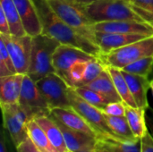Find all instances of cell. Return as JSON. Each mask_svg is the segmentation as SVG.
I'll return each instance as SVG.
<instances>
[{"instance_id":"6da1fadb","label":"cell","mask_w":153,"mask_h":152,"mask_svg":"<svg viewBox=\"0 0 153 152\" xmlns=\"http://www.w3.org/2000/svg\"><path fill=\"white\" fill-rule=\"evenodd\" d=\"M42 26V33L56 39L61 44L79 47L85 52L100 57L99 47L79 31L62 21L52 10L47 0H32Z\"/></svg>"},{"instance_id":"7a4b0ae2","label":"cell","mask_w":153,"mask_h":152,"mask_svg":"<svg viewBox=\"0 0 153 152\" xmlns=\"http://www.w3.org/2000/svg\"><path fill=\"white\" fill-rule=\"evenodd\" d=\"M82 7L93 23L126 20L145 22L129 0H98Z\"/></svg>"},{"instance_id":"3957f363","label":"cell","mask_w":153,"mask_h":152,"mask_svg":"<svg viewBox=\"0 0 153 152\" xmlns=\"http://www.w3.org/2000/svg\"><path fill=\"white\" fill-rule=\"evenodd\" d=\"M61 43L56 39L44 34L32 37L31 54L28 75L35 82L56 73L53 65V55Z\"/></svg>"},{"instance_id":"277c9868","label":"cell","mask_w":153,"mask_h":152,"mask_svg":"<svg viewBox=\"0 0 153 152\" xmlns=\"http://www.w3.org/2000/svg\"><path fill=\"white\" fill-rule=\"evenodd\" d=\"M54 13L65 23L95 43L94 23L86 15L83 7L74 0H47ZM96 44V43H95Z\"/></svg>"},{"instance_id":"5b68a950","label":"cell","mask_w":153,"mask_h":152,"mask_svg":"<svg viewBox=\"0 0 153 152\" xmlns=\"http://www.w3.org/2000/svg\"><path fill=\"white\" fill-rule=\"evenodd\" d=\"M153 56V36L133 42L100 56L106 65L122 69L144 57Z\"/></svg>"},{"instance_id":"8992f818","label":"cell","mask_w":153,"mask_h":152,"mask_svg":"<svg viewBox=\"0 0 153 152\" xmlns=\"http://www.w3.org/2000/svg\"><path fill=\"white\" fill-rule=\"evenodd\" d=\"M68 97L71 107L76 112H78L92 127V129L97 133V137L106 136L119 139L108 126L104 116V113L100 108L94 107L93 105L88 103L86 100L81 98L76 93L74 88H69Z\"/></svg>"},{"instance_id":"52a82bcc","label":"cell","mask_w":153,"mask_h":152,"mask_svg":"<svg viewBox=\"0 0 153 152\" xmlns=\"http://www.w3.org/2000/svg\"><path fill=\"white\" fill-rule=\"evenodd\" d=\"M1 109L4 129L16 148L29 138L27 124L31 118L19 103L1 105Z\"/></svg>"},{"instance_id":"ba28073f","label":"cell","mask_w":153,"mask_h":152,"mask_svg":"<svg viewBox=\"0 0 153 152\" xmlns=\"http://www.w3.org/2000/svg\"><path fill=\"white\" fill-rule=\"evenodd\" d=\"M39 90L48 102L50 110L53 108H72L68 90L69 86L56 73H52L36 82Z\"/></svg>"},{"instance_id":"9c48e42d","label":"cell","mask_w":153,"mask_h":152,"mask_svg":"<svg viewBox=\"0 0 153 152\" xmlns=\"http://www.w3.org/2000/svg\"><path fill=\"white\" fill-rule=\"evenodd\" d=\"M0 39L4 41L11 56L16 73L27 74L30 66L32 37L29 35L19 37L11 34H0Z\"/></svg>"},{"instance_id":"30bf717a","label":"cell","mask_w":153,"mask_h":152,"mask_svg":"<svg viewBox=\"0 0 153 152\" xmlns=\"http://www.w3.org/2000/svg\"><path fill=\"white\" fill-rule=\"evenodd\" d=\"M18 103L26 110L31 119L50 114L49 106L39 90L36 82L28 74L24 75Z\"/></svg>"},{"instance_id":"8fae6325","label":"cell","mask_w":153,"mask_h":152,"mask_svg":"<svg viewBox=\"0 0 153 152\" xmlns=\"http://www.w3.org/2000/svg\"><path fill=\"white\" fill-rule=\"evenodd\" d=\"M92 56L84 50L67 44H60L53 55V65L56 73L66 80L67 73L71 66L77 61H91L94 59Z\"/></svg>"},{"instance_id":"7c38bea8","label":"cell","mask_w":153,"mask_h":152,"mask_svg":"<svg viewBox=\"0 0 153 152\" xmlns=\"http://www.w3.org/2000/svg\"><path fill=\"white\" fill-rule=\"evenodd\" d=\"M52 117V116H51ZM60 128L65 139V145L71 152H94L96 150L97 137L73 130L63 125L61 122L52 117Z\"/></svg>"},{"instance_id":"4fadbf2b","label":"cell","mask_w":153,"mask_h":152,"mask_svg":"<svg viewBox=\"0 0 153 152\" xmlns=\"http://www.w3.org/2000/svg\"><path fill=\"white\" fill-rule=\"evenodd\" d=\"M93 28L97 31L115 32L126 34H141L153 36V27L146 22H138L132 20L102 22L94 23Z\"/></svg>"},{"instance_id":"5bb4252c","label":"cell","mask_w":153,"mask_h":152,"mask_svg":"<svg viewBox=\"0 0 153 152\" xmlns=\"http://www.w3.org/2000/svg\"><path fill=\"white\" fill-rule=\"evenodd\" d=\"M147 37L150 36L141 34L103 32L95 30V43L99 47L101 56L107 55L115 49L120 48L124 46L145 39Z\"/></svg>"},{"instance_id":"9a60e30c","label":"cell","mask_w":153,"mask_h":152,"mask_svg":"<svg viewBox=\"0 0 153 152\" xmlns=\"http://www.w3.org/2000/svg\"><path fill=\"white\" fill-rule=\"evenodd\" d=\"M50 116L56 118L63 125L70 129L76 130L79 132H83L90 135L97 137L96 132L92 127L87 123V121L73 108H53L50 110Z\"/></svg>"},{"instance_id":"2e32d148","label":"cell","mask_w":153,"mask_h":152,"mask_svg":"<svg viewBox=\"0 0 153 152\" xmlns=\"http://www.w3.org/2000/svg\"><path fill=\"white\" fill-rule=\"evenodd\" d=\"M26 33L35 37L42 33L41 22L32 0H13Z\"/></svg>"},{"instance_id":"e0dca14e","label":"cell","mask_w":153,"mask_h":152,"mask_svg":"<svg viewBox=\"0 0 153 152\" xmlns=\"http://www.w3.org/2000/svg\"><path fill=\"white\" fill-rule=\"evenodd\" d=\"M122 73L126 80L129 90L137 107L148 109L150 106L147 99V93L151 89V80L149 77L129 73L125 71H122Z\"/></svg>"},{"instance_id":"ac0fdd59","label":"cell","mask_w":153,"mask_h":152,"mask_svg":"<svg viewBox=\"0 0 153 152\" xmlns=\"http://www.w3.org/2000/svg\"><path fill=\"white\" fill-rule=\"evenodd\" d=\"M25 74L14 73L0 77V105L19 102L22 82Z\"/></svg>"},{"instance_id":"d6986e66","label":"cell","mask_w":153,"mask_h":152,"mask_svg":"<svg viewBox=\"0 0 153 152\" xmlns=\"http://www.w3.org/2000/svg\"><path fill=\"white\" fill-rule=\"evenodd\" d=\"M39 125L43 129L49 142L57 152H68L62 132L56 123L49 115H42L34 118Z\"/></svg>"},{"instance_id":"ffe728a7","label":"cell","mask_w":153,"mask_h":152,"mask_svg":"<svg viewBox=\"0 0 153 152\" xmlns=\"http://www.w3.org/2000/svg\"><path fill=\"white\" fill-rule=\"evenodd\" d=\"M84 86L91 88L96 90L97 92H99L109 103L117 102V101H123L115 87L111 75L107 71V69H105L95 80H93L92 82H91L90 83Z\"/></svg>"},{"instance_id":"44dd1931","label":"cell","mask_w":153,"mask_h":152,"mask_svg":"<svg viewBox=\"0 0 153 152\" xmlns=\"http://www.w3.org/2000/svg\"><path fill=\"white\" fill-rule=\"evenodd\" d=\"M96 147L111 152H141L142 139L125 141L106 136H98Z\"/></svg>"},{"instance_id":"7402d4cb","label":"cell","mask_w":153,"mask_h":152,"mask_svg":"<svg viewBox=\"0 0 153 152\" xmlns=\"http://www.w3.org/2000/svg\"><path fill=\"white\" fill-rule=\"evenodd\" d=\"M146 110L138 107L126 106V117L134 135L139 139L143 138L149 133L146 122Z\"/></svg>"},{"instance_id":"603a6c76","label":"cell","mask_w":153,"mask_h":152,"mask_svg":"<svg viewBox=\"0 0 153 152\" xmlns=\"http://www.w3.org/2000/svg\"><path fill=\"white\" fill-rule=\"evenodd\" d=\"M0 7L7 19L11 35L19 37L28 35L13 0H0Z\"/></svg>"},{"instance_id":"cb8c5ba5","label":"cell","mask_w":153,"mask_h":152,"mask_svg":"<svg viewBox=\"0 0 153 152\" xmlns=\"http://www.w3.org/2000/svg\"><path fill=\"white\" fill-rule=\"evenodd\" d=\"M106 69L110 73L113 82L115 84V87H116L119 96L121 97L122 100L128 106L137 107V105L131 94V91L129 90L126 80L122 73L121 69H118V68H116L113 66H108V65H106Z\"/></svg>"},{"instance_id":"d4e9b609","label":"cell","mask_w":153,"mask_h":152,"mask_svg":"<svg viewBox=\"0 0 153 152\" xmlns=\"http://www.w3.org/2000/svg\"><path fill=\"white\" fill-rule=\"evenodd\" d=\"M29 138L35 144L40 152H57L49 142L48 136L46 135L43 129L39 125V124L31 119L27 124Z\"/></svg>"},{"instance_id":"484cf974","label":"cell","mask_w":153,"mask_h":152,"mask_svg":"<svg viewBox=\"0 0 153 152\" xmlns=\"http://www.w3.org/2000/svg\"><path fill=\"white\" fill-rule=\"evenodd\" d=\"M104 116L110 129L119 139L125 141H133L139 139L134 135L126 116H115L107 114H104Z\"/></svg>"},{"instance_id":"4316f807","label":"cell","mask_w":153,"mask_h":152,"mask_svg":"<svg viewBox=\"0 0 153 152\" xmlns=\"http://www.w3.org/2000/svg\"><path fill=\"white\" fill-rule=\"evenodd\" d=\"M74 89L81 98H82L88 103L100 108V110H102L109 103L102 95H100L99 92L91 88H88L86 86H81Z\"/></svg>"},{"instance_id":"83f0119b","label":"cell","mask_w":153,"mask_h":152,"mask_svg":"<svg viewBox=\"0 0 153 152\" xmlns=\"http://www.w3.org/2000/svg\"><path fill=\"white\" fill-rule=\"evenodd\" d=\"M129 73L149 77L153 71V56L139 59L121 69Z\"/></svg>"},{"instance_id":"f1b7e54d","label":"cell","mask_w":153,"mask_h":152,"mask_svg":"<svg viewBox=\"0 0 153 152\" xmlns=\"http://www.w3.org/2000/svg\"><path fill=\"white\" fill-rule=\"evenodd\" d=\"M106 69V65L101 60L100 57H95L94 59L87 63V67L85 70L84 76L80 83V86H84L93 80H95L104 70Z\"/></svg>"},{"instance_id":"f546056e","label":"cell","mask_w":153,"mask_h":152,"mask_svg":"<svg viewBox=\"0 0 153 152\" xmlns=\"http://www.w3.org/2000/svg\"><path fill=\"white\" fill-rule=\"evenodd\" d=\"M88 62L89 61H77L71 66L65 80V82L69 87L76 88L80 86V83L84 76Z\"/></svg>"},{"instance_id":"4dcf8cb0","label":"cell","mask_w":153,"mask_h":152,"mask_svg":"<svg viewBox=\"0 0 153 152\" xmlns=\"http://www.w3.org/2000/svg\"><path fill=\"white\" fill-rule=\"evenodd\" d=\"M17 73L11 56L4 43L0 39V77Z\"/></svg>"},{"instance_id":"1f68e13d","label":"cell","mask_w":153,"mask_h":152,"mask_svg":"<svg viewBox=\"0 0 153 152\" xmlns=\"http://www.w3.org/2000/svg\"><path fill=\"white\" fill-rule=\"evenodd\" d=\"M126 104L124 101L110 102L101 111L109 116H126Z\"/></svg>"},{"instance_id":"d6a6232c","label":"cell","mask_w":153,"mask_h":152,"mask_svg":"<svg viewBox=\"0 0 153 152\" xmlns=\"http://www.w3.org/2000/svg\"><path fill=\"white\" fill-rule=\"evenodd\" d=\"M14 145L8 134V133L4 129L1 133V141H0V152H13L12 148Z\"/></svg>"},{"instance_id":"836d02e7","label":"cell","mask_w":153,"mask_h":152,"mask_svg":"<svg viewBox=\"0 0 153 152\" xmlns=\"http://www.w3.org/2000/svg\"><path fill=\"white\" fill-rule=\"evenodd\" d=\"M16 152H40L30 138L15 148Z\"/></svg>"},{"instance_id":"e575fe53","label":"cell","mask_w":153,"mask_h":152,"mask_svg":"<svg viewBox=\"0 0 153 152\" xmlns=\"http://www.w3.org/2000/svg\"><path fill=\"white\" fill-rule=\"evenodd\" d=\"M130 3L136 7L143 8L153 13V0H129Z\"/></svg>"},{"instance_id":"d590c367","label":"cell","mask_w":153,"mask_h":152,"mask_svg":"<svg viewBox=\"0 0 153 152\" xmlns=\"http://www.w3.org/2000/svg\"><path fill=\"white\" fill-rule=\"evenodd\" d=\"M141 152H153V138L150 133H148L143 138H142Z\"/></svg>"},{"instance_id":"8d00e7d4","label":"cell","mask_w":153,"mask_h":152,"mask_svg":"<svg viewBox=\"0 0 153 152\" xmlns=\"http://www.w3.org/2000/svg\"><path fill=\"white\" fill-rule=\"evenodd\" d=\"M0 34H4V35L11 34L7 19L1 7H0Z\"/></svg>"},{"instance_id":"74e56055","label":"cell","mask_w":153,"mask_h":152,"mask_svg":"<svg viewBox=\"0 0 153 152\" xmlns=\"http://www.w3.org/2000/svg\"><path fill=\"white\" fill-rule=\"evenodd\" d=\"M149 112L146 113V122H147V126H148V130L149 133H151V135L153 138V108H149L147 109Z\"/></svg>"},{"instance_id":"f35d334b","label":"cell","mask_w":153,"mask_h":152,"mask_svg":"<svg viewBox=\"0 0 153 152\" xmlns=\"http://www.w3.org/2000/svg\"><path fill=\"white\" fill-rule=\"evenodd\" d=\"M77 4H81L82 6H85V5H88V4H92V3H94V2H96V1H98V0H74Z\"/></svg>"},{"instance_id":"ab89813d","label":"cell","mask_w":153,"mask_h":152,"mask_svg":"<svg viewBox=\"0 0 153 152\" xmlns=\"http://www.w3.org/2000/svg\"><path fill=\"white\" fill-rule=\"evenodd\" d=\"M94 152H111L109 151H107V150H104V149H101V148H98L96 147V150Z\"/></svg>"},{"instance_id":"60d3db41","label":"cell","mask_w":153,"mask_h":152,"mask_svg":"<svg viewBox=\"0 0 153 152\" xmlns=\"http://www.w3.org/2000/svg\"><path fill=\"white\" fill-rule=\"evenodd\" d=\"M151 90H152V92L153 96V77L151 79Z\"/></svg>"},{"instance_id":"b9f144b4","label":"cell","mask_w":153,"mask_h":152,"mask_svg":"<svg viewBox=\"0 0 153 152\" xmlns=\"http://www.w3.org/2000/svg\"><path fill=\"white\" fill-rule=\"evenodd\" d=\"M149 23H150V24H151V25H152V27H153V21H152V22H150Z\"/></svg>"},{"instance_id":"7bdbcfd3","label":"cell","mask_w":153,"mask_h":152,"mask_svg":"<svg viewBox=\"0 0 153 152\" xmlns=\"http://www.w3.org/2000/svg\"><path fill=\"white\" fill-rule=\"evenodd\" d=\"M68 152H71V151H68Z\"/></svg>"},{"instance_id":"ee69618b","label":"cell","mask_w":153,"mask_h":152,"mask_svg":"<svg viewBox=\"0 0 153 152\" xmlns=\"http://www.w3.org/2000/svg\"><path fill=\"white\" fill-rule=\"evenodd\" d=\"M152 73H153V71H152Z\"/></svg>"}]
</instances>
